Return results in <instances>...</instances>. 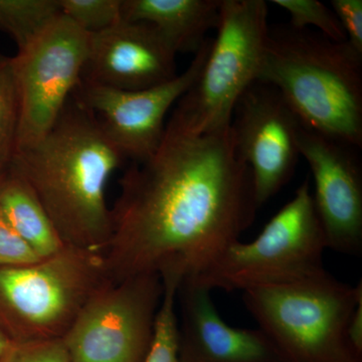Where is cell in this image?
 Here are the masks:
<instances>
[{
	"label": "cell",
	"instance_id": "cell-10",
	"mask_svg": "<svg viewBox=\"0 0 362 362\" xmlns=\"http://www.w3.org/2000/svg\"><path fill=\"white\" fill-rule=\"evenodd\" d=\"M211 42L207 37L187 70L164 84L123 90L81 81L71 96L96 117L104 134L124 158L146 160L160 144L168 111L201 75Z\"/></svg>",
	"mask_w": 362,
	"mask_h": 362
},
{
	"label": "cell",
	"instance_id": "cell-16",
	"mask_svg": "<svg viewBox=\"0 0 362 362\" xmlns=\"http://www.w3.org/2000/svg\"><path fill=\"white\" fill-rule=\"evenodd\" d=\"M0 211L40 259L65 247L39 199L11 165L0 175Z\"/></svg>",
	"mask_w": 362,
	"mask_h": 362
},
{
	"label": "cell",
	"instance_id": "cell-23",
	"mask_svg": "<svg viewBox=\"0 0 362 362\" xmlns=\"http://www.w3.org/2000/svg\"><path fill=\"white\" fill-rule=\"evenodd\" d=\"M40 258L21 239L0 211V268L30 265Z\"/></svg>",
	"mask_w": 362,
	"mask_h": 362
},
{
	"label": "cell",
	"instance_id": "cell-8",
	"mask_svg": "<svg viewBox=\"0 0 362 362\" xmlns=\"http://www.w3.org/2000/svg\"><path fill=\"white\" fill-rule=\"evenodd\" d=\"M162 294L157 274L105 283L63 338L70 362H143Z\"/></svg>",
	"mask_w": 362,
	"mask_h": 362
},
{
	"label": "cell",
	"instance_id": "cell-26",
	"mask_svg": "<svg viewBox=\"0 0 362 362\" xmlns=\"http://www.w3.org/2000/svg\"><path fill=\"white\" fill-rule=\"evenodd\" d=\"M13 341H11V338L7 337L4 330L0 328V361H1L2 357L6 354L7 350L11 346Z\"/></svg>",
	"mask_w": 362,
	"mask_h": 362
},
{
	"label": "cell",
	"instance_id": "cell-21",
	"mask_svg": "<svg viewBox=\"0 0 362 362\" xmlns=\"http://www.w3.org/2000/svg\"><path fill=\"white\" fill-rule=\"evenodd\" d=\"M59 6L62 14L89 35L122 21V0H59Z\"/></svg>",
	"mask_w": 362,
	"mask_h": 362
},
{
	"label": "cell",
	"instance_id": "cell-2",
	"mask_svg": "<svg viewBox=\"0 0 362 362\" xmlns=\"http://www.w3.org/2000/svg\"><path fill=\"white\" fill-rule=\"evenodd\" d=\"M124 157L96 117L71 96L37 144L18 151L11 165L25 180L66 247L103 254L111 237L106 188Z\"/></svg>",
	"mask_w": 362,
	"mask_h": 362
},
{
	"label": "cell",
	"instance_id": "cell-6",
	"mask_svg": "<svg viewBox=\"0 0 362 362\" xmlns=\"http://www.w3.org/2000/svg\"><path fill=\"white\" fill-rule=\"evenodd\" d=\"M327 250L308 178L291 201L249 243H233L206 270L192 278L211 291H246L290 282L323 270Z\"/></svg>",
	"mask_w": 362,
	"mask_h": 362
},
{
	"label": "cell",
	"instance_id": "cell-5",
	"mask_svg": "<svg viewBox=\"0 0 362 362\" xmlns=\"http://www.w3.org/2000/svg\"><path fill=\"white\" fill-rule=\"evenodd\" d=\"M99 252L64 247L30 265L0 268V315L13 342L64 338L108 282Z\"/></svg>",
	"mask_w": 362,
	"mask_h": 362
},
{
	"label": "cell",
	"instance_id": "cell-7",
	"mask_svg": "<svg viewBox=\"0 0 362 362\" xmlns=\"http://www.w3.org/2000/svg\"><path fill=\"white\" fill-rule=\"evenodd\" d=\"M216 30L201 75L173 112L197 134L230 127L240 98L258 81L270 30L268 4L221 0Z\"/></svg>",
	"mask_w": 362,
	"mask_h": 362
},
{
	"label": "cell",
	"instance_id": "cell-9",
	"mask_svg": "<svg viewBox=\"0 0 362 362\" xmlns=\"http://www.w3.org/2000/svg\"><path fill=\"white\" fill-rule=\"evenodd\" d=\"M89 39L62 14L11 58L21 105L16 153L37 144L58 120L82 78Z\"/></svg>",
	"mask_w": 362,
	"mask_h": 362
},
{
	"label": "cell",
	"instance_id": "cell-18",
	"mask_svg": "<svg viewBox=\"0 0 362 362\" xmlns=\"http://www.w3.org/2000/svg\"><path fill=\"white\" fill-rule=\"evenodd\" d=\"M163 294L154 323L153 337L143 362H180L176 299L182 279L176 274L161 276Z\"/></svg>",
	"mask_w": 362,
	"mask_h": 362
},
{
	"label": "cell",
	"instance_id": "cell-27",
	"mask_svg": "<svg viewBox=\"0 0 362 362\" xmlns=\"http://www.w3.org/2000/svg\"><path fill=\"white\" fill-rule=\"evenodd\" d=\"M2 173H4V171H2ZM2 173H0V175H1Z\"/></svg>",
	"mask_w": 362,
	"mask_h": 362
},
{
	"label": "cell",
	"instance_id": "cell-14",
	"mask_svg": "<svg viewBox=\"0 0 362 362\" xmlns=\"http://www.w3.org/2000/svg\"><path fill=\"white\" fill-rule=\"evenodd\" d=\"M211 293L192 279L181 281L180 362H287L259 328L244 329L226 324Z\"/></svg>",
	"mask_w": 362,
	"mask_h": 362
},
{
	"label": "cell",
	"instance_id": "cell-19",
	"mask_svg": "<svg viewBox=\"0 0 362 362\" xmlns=\"http://www.w3.org/2000/svg\"><path fill=\"white\" fill-rule=\"evenodd\" d=\"M21 105L11 58L0 54V173L6 170L16 151Z\"/></svg>",
	"mask_w": 362,
	"mask_h": 362
},
{
	"label": "cell",
	"instance_id": "cell-3",
	"mask_svg": "<svg viewBox=\"0 0 362 362\" xmlns=\"http://www.w3.org/2000/svg\"><path fill=\"white\" fill-rule=\"evenodd\" d=\"M258 82L276 88L305 127L362 148V54L349 42L270 28Z\"/></svg>",
	"mask_w": 362,
	"mask_h": 362
},
{
	"label": "cell",
	"instance_id": "cell-15",
	"mask_svg": "<svg viewBox=\"0 0 362 362\" xmlns=\"http://www.w3.org/2000/svg\"><path fill=\"white\" fill-rule=\"evenodd\" d=\"M221 0H122V20L151 25L176 52L197 54L218 28Z\"/></svg>",
	"mask_w": 362,
	"mask_h": 362
},
{
	"label": "cell",
	"instance_id": "cell-12",
	"mask_svg": "<svg viewBox=\"0 0 362 362\" xmlns=\"http://www.w3.org/2000/svg\"><path fill=\"white\" fill-rule=\"evenodd\" d=\"M300 156L313 175L314 204L327 249L349 256L362 254V168L359 148L319 134L303 124Z\"/></svg>",
	"mask_w": 362,
	"mask_h": 362
},
{
	"label": "cell",
	"instance_id": "cell-20",
	"mask_svg": "<svg viewBox=\"0 0 362 362\" xmlns=\"http://www.w3.org/2000/svg\"><path fill=\"white\" fill-rule=\"evenodd\" d=\"M287 11L289 25L295 30H308L309 26L319 30V33L333 42H346L341 25L331 7L318 0H271Z\"/></svg>",
	"mask_w": 362,
	"mask_h": 362
},
{
	"label": "cell",
	"instance_id": "cell-25",
	"mask_svg": "<svg viewBox=\"0 0 362 362\" xmlns=\"http://www.w3.org/2000/svg\"><path fill=\"white\" fill-rule=\"evenodd\" d=\"M346 337L354 351L362 356V298L350 316Z\"/></svg>",
	"mask_w": 362,
	"mask_h": 362
},
{
	"label": "cell",
	"instance_id": "cell-17",
	"mask_svg": "<svg viewBox=\"0 0 362 362\" xmlns=\"http://www.w3.org/2000/svg\"><path fill=\"white\" fill-rule=\"evenodd\" d=\"M61 16L59 0H0V32L21 51Z\"/></svg>",
	"mask_w": 362,
	"mask_h": 362
},
{
	"label": "cell",
	"instance_id": "cell-24",
	"mask_svg": "<svg viewBox=\"0 0 362 362\" xmlns=\"http://www.w3.org/2000/svg\"><path fill=\"white\" fill-rule=\"evenodd\" d=\"M330 4L346 42L362 54V0H332Z\"/></svg>",
	"mask_w": 362,
	"mask_h": 362
},
{
	"label": "cell",
	"instance_id": "cell-13",
	"mask_svg": "<svg viewBox=\"0 0 362 362\" xmlns=\"http://www.w3.org/2000/svg\"><path fill=\"white\" fill-rule=\"evenodd\" d=\"M176 52L151 25L121 21L90 35L83 82L139 90L173 80Z\"/></svg>",
	"mask_w": 362,
	"mask_h": 362
},
{
	"label": "cell",
	"instance_id": "cell-4",
	"mask_svg": "<svg viewBox=\"0 0 362 362\" xmlns=\"http://www.w3.org/2000/svg\"><path fill=\"white\" fill-rule=\"evenodd\" d=\"M244 303L287 362H362L347 340L362 284L340 282L325 269L307 277L258 286Z\"/></svg>",
	"mask_w": 362,
	"mask_h": 362
},
{
	"label": "cell",
	"instance_id": "cell-11",
	"mask_svg": "<svg viewBox=\"0 0 362 362\" xmlns=\"http://www.w3.org/2000/svg\"><path fill=\"white\" fill-rule=\"evenodd\" d=\"M302 123L273 86L255 82L233 110L235 152L251 171L256 206L262 207L295 175Z\"/></svg>",
	"mask_w": 362,
	"mask_h": 362
},
{
	"label": "cell",
	"instance_id": "cell-22",
	"mask_svg": "<svg viewBox=\"0 0 362 362\" xmlns=\"http://www.w3.org/2000/svg\"><path fill=\"white\" fill-rule=\"evenodd\" d=\"M0 362H70L63 338L13 342Z\"/></svg>",
	"mask_w": 362,
	"mask_h": 362
},
{
	"label": "cell",
	"instance_id": "cell-1",
	"mask_svg": "<svg viewBox=\"0 0 362 362\" xmlns=\"http://www.w3.org/2000/svg\"><path fill=\"white\" fill-rule=\"evenodd\" d=\"M120 187L102 254L112 282L146 274L195 277L240 240L258 211L230 126L197 134L175 114L158 148L134 162Z\"/></svg>",
	"mask_w": 362,
	"mask_h": 362
}]
</instances>
